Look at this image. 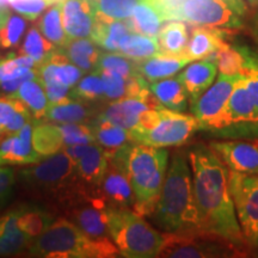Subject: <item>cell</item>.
<instances>
[{
	"mask_svg": "<svg viewBox=\"0 0 258 258\" xmlns=\"http://www.w3.org/2000/svg\"><path fill=\"white\" fill-rule=\"evenodd\" d=\"M194 195L201 232L225 240L243 256L250 252L241 233L230 190V170L211 146L198 144L189 150Z\"/></svg>",
	"mask_w": 258,
	"mask_h": 258,
	"instance_id": "cell-1",
	"label": "cell"
},
{
	"mask_svg": "<svg viewBox=\"0 0 258 258\" xmlns=\"http://www.w3.org/2000/svg\"><path fill=\"white\" fill-rule=\"evenodd\" d=\"M152 217L158 227L167 234L202 233L191 167L184 153L175 152L171 158Z\"/></svg>",
	"mask_w": 258,
	"mask_h": 258,
	"instance_id": "cell-2",
	"label": "cell"
},
{
	"mask_svg": "<svg viewBox=\"0 0 258 258\" xmlns=\"http://www.w3.org/2000/svg\"><path fill=\"white\" fill-rule=\"evenodd\" d=\"M124 164L135 195L133 211L139 215H152L169 167V151L133 143L108 157Z\"/></svg>",
	"mask_w": 258,
	"mask_h": 258,
	"instance_id": "cell-3",
	"label": "cell"
},
{
	"mask_svg": "<svg viewBox=\"0 0 258 258\" xmlns=\"http://www.w3.org/2000/svg\"><path fill=\"white\" fill-rule=\"evenodd\" d=\"M29 256L46 258L116 257L117 246L108 239H92L69 219H57L28 249Z\"/></svg>",
	"mask_w": 258,
	"mask_h": 258,
	"instance_id": "cell-4",
	"label": "cell"
},
{
	"mask_svg": "<svg viewBox=\"0 0 258 258\" xmlns=\"http://www.w3.org/2000/svg\"><path fill=\"white\" fill-rule=\"evenodd\" d=\"M19 177L29 189L55 198L66 206L88 192L80 183L76 163L64 151L44 157L31 167L22 170Z\"/></svg>",
	"mask_w": 258,
	"mask_h": 258,
	"instance_id": "cell-5",
	"label": "cell"
},
{
	"mask_svg": "<svg viewBox=\"0 0 258 258\" xmlns=\"http://www.w3.org/2000/svg\"><path fill=\"white\" fill-rule=\"evenodd\" d=\"M108 224L111 239L123 257H158L166 244V234L128 208L108 207Z\"/></svg>",
	"mask_w": 258,
	"mask_h": 258,
	"instance_id": "cell-6",
	"label": "cell"
},
{
	"mask_svg": "<svg viewBox=\"0 0 258 258\" xmlns=\"http://www.w3.org/2000/svg\"><path fill=\"white\" fill-rule=\"evenodd\" d=\"M247 12L245 0H184L178 21L199 27L239 30L246 24Z\"/></svg>",
	"mask_w": 258,
	"mask_h": 258,
	"instance_id": "cell-7",
	"label": "cell"
},
{
	"mask_svg": "<svg viewBox=\"0 0 258 258\" xmlns=\"http://www.w3.org/2000/svg\"><path fill=\"white\" fill-rule=\"evenodd\" d=\"M198 131H201L194 115L159 108V118L147 131H132L135 143L152 147H178L184 145Z\"/></svg>",
	"mask_w": 258,
	"mask_h": 258,
	"instance_id": "cell-8",
	"label": "cell"
},
{
	"mask_svg": "<svg viewBox=\"0 0 258 258\" xmlns=\"http://www.w3.org/2000/svg\"><path fill=\"white\" fill-rule=\"evenodd\" d=\"M230 190L245 243L250 252L258 253V173L230 171Z\"/></svg>",
	"mask_w": 258,
	"mask_h": 258,
	"instance_id": "cell-9",
	"label": "cell"
},
{
	"mask_svg": "<svg viewBox=\"0 0 258 258\" xmlns=\"http://www.w3.org/2000/svg\"><path fill=\"white\" fill-rule=\"evenodd\" d=\"M239 76H221L191 106L192 115L198 118L201 131L218 135L228 124V101Z\"/></svg>",
	"mask_w": 258,
	"mask_h": 258,
	"instance_id": "cell-10",
	"label": "cell"
},
{
	"mask_svg": "<svg viewBox=\"0 0 258 258\" xmlns=\"http://www.w3.org/2000/svg\"><path fill=\"white\" fill-rule=\"evenodd\" d=\"M160 256L178 258L244 257L231 244L205 233L166 234V244Z\"/></svg>",
	"mask_w": 258,
	"mask_h": 258,
	"instance_id": "cell-11",
	"label": "cell"
},
{
	"mask_svg": "<svg viewBox=\"0 0 258 258\" xmlns=\"http://www.w3.org/2000/svg\"><path fill=\"white\" fill-rule=\"evenodd\" d=\"M69 219L92 239L110 238L108 224L109 206L98 196L84 192L67 205Z\"/></svg>",
	"mask_w": 258,
	"mask_h": 258,
	"instance_id": "cell-12",
	"label": "cell"
},
{
	"mask_svg": "<svg viewBox=\"0 0 258 258\" xmlns=\"http://www.w3.org/2000/svg\"><path fill=\"white\" fill-rule=\"evenodd\" d=\"M96 196L101 198L109 207L128 209L134 207L135 195L123 163L109 159Z\"/></svg>",
	"mask_w": 258,
	"mask_h": 258,
	"instance_id": "cell-13",
	"label": "cell"
},
{
	"mask_svg": "<svg viewBox=\"0 0 258 258\" xmlns=\"http://www.w3.org/2000/svg\"><path fill=\"white\" fill-rule=\"evenodd\" d=\"M209 146L230 171L245 175L258 173V140L212 141Z\"/></svg>",
	"mask_w": 258,
	"mask_h": 258,
	"instance_id": "cell-14",
	"label": "cell"
},
{
	"mask_svg": "<svg viewBox=\"0 0 258 258\" xmlns=\"http://www.w3.org/2000/svg\"><path fill=\"white\" fill-rule=\"evenodd\" d=\"M161 104L154 95L147 97H124L118 101L111 102L96 120L134 131L140 123L141 114L148 109H156Z\"/></svg>",
	"mask_w": 258,
	"mask_h": 258,
	"instance_id": "cell-15",
	"label": "cell"
},
{
	"mask_svg": "<svg viewBox=\"0 0 258 258\" xmlns=\"http://www.w3.org/2000/svg\"><path fill=\"white\" fill-rule=\"evenodd\" d=\"M61 19L70 38L91 37L97 22L93 0H61Z\"/></svg>",
	"mask_w": 258,
	"mask_h": 258,
	"instance_id": "cell-16",
	"label": "cell"
},
{
	"mask_svg": "<svg viewBox=\"0 0 258 258\" xmlns=\"http://www.w3.org/2000/svg\"><path fill=\"white\" fill-rule=\"evenodd\" d=\"M32 146V121L0 140V166L28 165L42 160Z\"/></svg>",
	"mask_w": 258,
	"mask_h": 258,
	"instance_id": "cell-17",
	"label": "cell"
},
{
	"mask_svg": "<svg viewBox=\"0 0 258 258\" xmlns=\"http://www.w3.org/2000/svg\"><path fill=\"white\" fill-rule=\"evenodd\" d=\"M108 164L109 159L106 152L97 143L89 144L85 153L76 163L80 183L91 195L96 196Z\"/></svg>",
	"mask_w": 258,
	"mask_h": 258,
	"instance_id": "cell-18",
	"label": "cell"
},
{
	"mask_svg": "<svg viewBox=\"0 0 258 258\" xmlns=\"http://www.w3.org/2000/svg\"><path fill=\"white\" fill-rule=\"evenodd\" d=\"M218 66L212 57L196 60L188 64L178 74V79L182 82L188 92L190 104L196 102L213 85L218 76Z\"/></svg>",
	"mask_w": 258,
	"mask_h": 258,
	"instance_id": "cell-19",
	"label": "cell"
},
{
	"mask_svg": "<svg viewBox=\"0 0 258 258\" xmlns=\"http://www.w3.org/2000/svg\"><path fill=\"white\" fill-rule=\"evenodd\" d=\"M221 29L199 27L194 28L191 36L184 50V55L190 61L207 59L215 54L226 43Z\"/></svg>",
	"mask_w": 258,
	"mask_h": 258,
	"instance_id": "cell-20",
	"label": "cell"
},
{
	"mask_svg": "<svg viewBox=\"0 0 258 258\" xmlns=\"http://www.w3.org/2000/svg\"><path fill=\"white\" fill-rule=\"evenodd\" d=\"M189 62L191 61L186 59L184 55L173 56L158 54L146 60L137 61V71L147 82L154 83L161 79L171 78L184 69Z\"/></svg>",
	"mask_w": 258,
	"mask_h": 258,
	"instance_id": "cell-21",
	"label": "cell"
},
{
	"mask_svg": "<svg viewBox=\"0 0 258 258\" xmlns=\"http://www.w3.org/2000/svg\"><path fill=\"white\" fill-rule=\"evenodd\" d=\"M16 211L18 227L32 240L40 237L56 220L49 211L36 203H24L16 207Z\"/></svg>",
	"mask_w": 258,
	"mask_h": 258,
	"instance_id": "cell-22",
	"label": "cell"
},
{
	"mask_svg": "<svg viewBox=\"0 0 258 258\" xmlns=\"http://www.w3.org/2000/svg\"><path fill=\"white\" fill-rule=\"evenodd\" d=\"M131 32H133V29H132L129 19H124L122 22L97 17V22L90 38L103 49L118 53L121 41Z\"/></svg>",
	"mask_w": 258,
	"mask_h": 258,
	"instance_id": "cell-23",
	"label": "cell"
},
{
	"mask_svg": "<svg viewBox=\"0 0 258 258\" xmlns=\"http://www.w3.org/2000/svg\"><path fill=\"white\" fill-rule=\"evenodd\" d=\"M150 90L158 99V102L170 110L184 112L188 109V92L178 77L154 82L150 85Z\"/></svg>",
	"mask_w": 258,
	"mask_h": 258,
	"instance_id": "cell-24",
	"label": "cell"
},
{
	"mask_svg": "<svg viewBox=\"0 0 258 258\" xmlns=\"http://www.w3.org/2000/svg\"><path fill=\"white\" fill-rule=\"evenodd\" d=\"M32 121V115L21 99L12 95H0V125L5 134H14Z\"/></svg>",
	"mask_w": 258,
	"mask_h": 258,
	"instance_id": "cell-25",
	"label": "cell"
},
{
	"mask_svg": "<svg viewBox=\"0 0 258 258\" xmlns=\"http://www.w3.org/2000/svg\"><path fill=\"white\" fill-rule=\"evenodd\" d=\"M92 129L96 143L103 147L108 157L112 156L121 148L135 143L132 131L111 124L109 122L95 120Z\"/></svg>",
	"mask_w": 258,
	"mask_h": 258,
	"instance_id": "cell-26",
	"label": "cell"
},
{
	"mask_svg": "<svg viewBox=\"0 0 258 258\" xmlns=\"http://www.w3.org/2000/svg\"><path fill=\"white\" fill-rule=\"evenodd\" d=\"M5 228L0 235V257L16 256L28 251L32 240L17 225V211L16 208L6 213Z\"/></svg>",
	"mask_w": 258,
	"mask_h": 258,
	"instance_id": "cell-27",
	"label": "cell"
},
{
	"mask_svg": "<svg viewBox=\"0 0 258 258\" xmlns=\"http://www.w3.org/2000/svg\"><path fill=\"white\" fill-rule=\"evenodd\" d=\"M61 50L66 54L72 63L82 69L84 72H93L97 67L101 51L97 44L89 37L70 38L67 44Z\"/></svg>",
	"mask_w": 258,
	"mask_h": 258,
	"instance_id": "cell-28",
	"label": "cell"
},
{
	"mask_svg": "<svg viewBox=\"0 0 258 258\" xmlns=\"http://www.w3.org/2000/svg\"><path fill=\"white\" fill-rule=\"evenodd\" d=\"M32 146L41 157L60 152L64 145L59 124L32 120Z\"/></svg>",
	"mask_w": 258,
	"mask_h": 258,
	"instance_id": "cell-29",
	"label": "cell"
},
{
	"mask_svg": "<svg viewBox=\"0 0 258 258\" xmlns=\"http://www.w3.org/2000/svg\"><path fill=\"white\" fill-rule=\"evenodd\" d=\"M12 96L17 97L27 105L35 120L42 121L46 117L49 99L47 97L41 77L22 84L17 92Z\"/></svg>",
	"mask_w": 258,
	"mask_h": 258,
	"instance_id": "cell-30",
	"label": "cell"
},
{
	"mask_svg": "<svg viewBox=\"0 0 258 258\" xmlns=\"http://www.w3.org/2000/svg\"><path fill=\"white\" fill-rule=\"evenodd\" d=\"M160 54L179 56L184 54L189 42L188 28L183 21H169L158 34Z\"/></svg>",
	"mask_w": 258,
	"mask_h": 258,
	"instance_id": "cell-31",
	"label": "cell"
},
{
	"mask_svg": "<svg viewBox=\"0 0 258 258\" xmlns=\"http://www.w3.org/2000/svg\"><path fill=\"white\" fill-rule=\"evenodd\" d=\"M118 53L134 61H143L160 54L157 36L131 32L121 41Z\"/></svg>",
	"mask_w": 258,
	"mask_h": 258,
	"instance_id": "cell-32",
	"label": "cell"
},
{
	"mask_svg": "<svg viewBox=\"0 0 258 258\" xmlns=\"http://www.w3.org/2000/svg\"><path fill=\"white\" fill-rule=\"evenodd\" d=\"M128 19L133 32L144 34L147 36H158L161 25L165 22L158 10L147 0H139L133 15Z\"/></svg>",
	"mask_w": 258,
	"mask_h": 258,
	"instance_id": "cell-33",
	"label": "cell"
},
{
	"mask_svg": "<svg viewBox=\"0 0 258 258\" xmlns=\"http://www.w3.org/2000/svg\"><path fill=\"white\" fill-rule=\"evenodd\" d=\"M91 109L80 102V99L48 105L44 121L59 122V123H84L89 121Z\"/></svg>",
	"mask_w": 258,
	"mask_h": 258,
	"instance_id": "cell-34",
	"label": "cell"
},
{
	"mask_svg": "<svg viewBox=\"0 0 258 258\" xmlns=\"http://www.w3.org/2000/svg\"><path fill=\"white\" fill-rule=\"evenodd\" d=\"M209 57L215 61L219 74L221 76H240L247 62V49L225 43L217 53Z\"/></svg>",
	"mask_w": 258,
	"mask_h": 258,
	"instance_id": "cell-35",
	"label": "cell"
},
{
	"mask_svg": "<svg viewBox=\"0 0 258 258\" xmlns=\"http://www.w3.org/2000/svg\"><path fill=\"white\" fill-rule=\"evenodd\" d=\"M37 28L41 34L55 44L57 48H63L70 41L61 19V2L53 5L37 22Z\"/></svg>",
	"mask_w": 258,
	"mask_h": 258,
	"instance_id": "cell-36",
	"label": "cell"
},
{
	"mask_svg": "<svg viewBox=\"0 0 258 258\" xmlns=\"http://www.w3.org/2000/svg\"><path fill=\"white\" fill-rule=\"evenodd\" d=\"M56 49L57 47L55 44H53L50 41H48L47 38L41 34L38 28L32 27L30 30L28 31L27 36L24 38L23 44H22L21 49H19V54L31 56L32 59L36 61L38 67H40L42 63L46 62L48 57H49Z\"/></svg>",
	"mask_w": 258,
	"mask_h": 258,
	"instance_id": "cell-37",
	"label": "cell"
},
{
	"mask_svg": "<svg viewBox=\"0 0 258 258\" xmlns=\"http://www.w3.org/2000/svg\"><path fill=\"white\" fill-rule=\"evenodd\" d=\"M35 69H38V64L31 56L23 54L14 56V54H10L5 59H0V84L21 78Z\"/></svg>",
	"mask_w": 258,
	"mask_h": 258,
	"instance_id": "cell-38",
	"label": "cell"
},
{
	"mask_svg": "<svg viewBox=\"0 0 258 258\" xmlns=\"http://www.w3.org/2000/svg\"><path fill=\"white\" fill-rule=\"evenodd\" d=\"M139 0H93L97 17L111 21H124L132 17Z\"/></svg>",
	"mask_w": 258,
	"mask_h": 258,
	"instance_id": "cell-39",
	"label": "cell"
},
{
	"mask_svg": "<svg viewBox=\"0 0 258 258\" xmlns=\"http://www.w3.org/2000/svg\"><path fill=\"white\" fill-rule=\"evenodd\" d=\"M101 71H112L128 79L138 73L137 61L129 59L120 53H114V51L101 53L97 67L93 72H101Z\"/></svg>",
	"mask_w": 258,
	"mask_h": 258,
	"instance_id": "cell-40",
	"label": "cell"
},
{
	"mask_svg": "<svg viewBox=\"0 0 258 258\" xmlns=\"http://www.w3.org/2000/svg\"><path fill=\"white\" fill-rule=\"evenodd\" d=\"M104 83L101 74L97 72H91V74L84 77L72 90L74 98L85 102L98 101L104 97Z\"/></svg>",
	"mask_w": 258,
	"mask_h": 258,
	"instance_id": "cell-41",
	"label": "cell"
},
{
	"mask_svg": "<svg viewBox=\"0 0 258 258\" xmlns=\"http://www.w3.org/2000/svg\"><path fill=\"white\" fill-rule=\"evenodd\" d=\"M59 128L62 133L64 147L72 145H88L96 143L92 124L61 123Z\"/></svg>",
	"mask_w": 258,
	"mask_h": 258,
	"instance_id": "cell-42",
	"label": "cell"
},
{
	"mask_svg": "<svg viewBox=\"0 0 258 258\" xmlns=\"http://www.w3.org/2000/svg\"><path fill=\"white\" fill-rule=\"evenodd\" d=\"M25 29H27V21L24 18L17 15L10 16L8 22L0 30V48L9 49L18 46Z\"/></svg>",
	"mask_w": 258,
	"mask_h": 258,
	"instance_id": "cell-43",
	"label": "cell"
},
{
	"mask_svg": "<svg viewBox=\"0 0 258 258\" xmlns=\"http://www.w3.org/2000/svg\"><path fill=\"white\" fill-rule=\"evenodd\" d=\"M101 74L104 83V97L108 101L115 102L128 96V79L121 74L112 71H101L97 72Z\"/></svg>",
	"mask_w": 258,
	"mask_h": 258,
	"instance_id": "cell-44",
	"label": "cell"
},
{
	"mask_svg": "<svg viewBox=\"0 0 258 258\" xmlns=\"http://www.w3.org/2000/svg\"><path fill=\"white\" fill-rule=\"evenodd\" d=\"M9 4L17 14L29 21H35L44 10L53 6L55 3L51 0H9Z\"/></svg>",
	"mask_w": 258,
	"mask_h": 258,
	"instance_id": "cell-45",
	"label": "cell"
},
{
	"mask_svg": "<svg viewBox=\"0 0 258 258\" xmlns=\"http://www.w3.org/2000/svg\"><path fill=\"white\" fill-rule=\"evenodd\" d=\"M41 79L43 83L44 90H46L48 99L51 104H59V103L71 101V99H76L70 86L63 85L62 83L57 82L51 76H42Z\"/></svg>",
	"mask_w": 258,
	"mask_h": 258,
	"instance_id": "cell-46",
	"label": "cell"
},
{
	"mask_svg": "<svg viewBox=\"0 0 258 258\" xmlns=\"http://www.w3.org/2000/svg\"><path fill=\"white\" fill-rule=\"evenodd\" d=\"M241 76L244 77L245 85L249 91L254 105L258 109V56L247 49V62Z\"/></svg>",
	"mask_w": 258,
	"mask_h": 258,
	"instance_id": "cell-47",
	"label": "cell"
},
{
	"mask_svg": "<svg viewBox=\"0 0 258 258\" xmlns=\"http://www.w3.org/2000/svg\"><path fill=\"white\" fill-rule=\"evenodd\" d=\"M16 175L11 167L0 166V209L8 203L14 192Z\"/></svg>",
	"mask_w": 258,
	"mask_h": 258,
	"instance_id": "cell-48",
	"label": "cell"
},
{
	"mask_svg": "<svg viewBox=\"0 0 258 258\" xmlns=\"http://www.w3.org/2000/svg\"><path fill=\"white\" fill-rule=\"evenodd\" d=\"M158 10L165 22L178 21V12L184 0H147Z\"/></svg>",
	"mask_w": 258,
	"mask_h": 258,
	"instance_id": "cell-49",
	"label": "cell"
},
{
	"mask_svg": "<svg viewBox=\"0 0 258 258\" xmlns=\"http://www.w3.org/2000/svg\"><path fill=\"white\" fill-rule=\"evenodd\" d=\"M247 28H249V32L253 41L256 42L258 46V4L254 5V10L252 14L247 18Z\"/></svg>",
	"mask_w": 258,
	"mask_h": 258,
	"instance_id": "cell-50",
	"label": "cell"
},
{
	"mask_svg": "<svg viewBox=\"0 0 258 258\" xmlns=\"http://www.w3.org/2000/svg\"><path fill=\"white\" fill-rule=\"evenodd\" d=\"M11 16V12H10V9L8 6H0V30L4 27L8 19Z\"/></svg>",
	"mask_w": 258,
	"mask_h": 258,
	"instance_id": "cell-51",
	"label": "cell"
},
{
	"mask_svg": "<svg viewBox=\"0 0 258 258\" xmlns=\"http://www.w3.org/2000/svg\"><path fill=\"white\" fill-rule=\"evenodd\" d=\"M5 224H6V215H3V217H0V235H2L3 231H4Z\"/></svg>",
	"mask_w": 258,
	"mask_h": 258,
	"instance_id": "cell-52",
	"label": "cell"
},
{
	"mask_svg": "<svg viewBox=\"0 0 258 258\" xmlns=\"http://www.w3.org/2000/svg\"><path fill=\"white\" fill-rule=\"evenodd\" d=\"M5 133H4V129L2 128V125H0V137H3V135H4Z\"/></svg>",
	"mask_w": 258,
	"mask_h": 258,
	"instance_id": "cell-53",
	"label": "cell"
},
{
	"mask_svg": "<svg viewBox=\"0 0 258 258\" xmlns=\"http://www.w3.org/2000/svg\"><path fill=\"white\" fill-rule=\"evenodd\" d=\"M51 2H54V3H55V4H56V3H60L61 0H51Z\"/></svg>",
	"mask_w": 258,
	"mask_h": 258,
	"instance_id": "cell-54",
	"label": "cell"
},
{
	"mask_svg": "<svg viewBox=\"0 0 258 258\" xmlns=\"http://www.w3.org/2000/svg\"><path fill=\"white\" fill-rule=\"evenodd\" d=\"M257 140H258V139H257Z\"/></svg>",
	"mask_w": 258,
	"mask_h": 258,
	"instance_id": "cell-55",
	"label": "cell"
}]
</instances>
